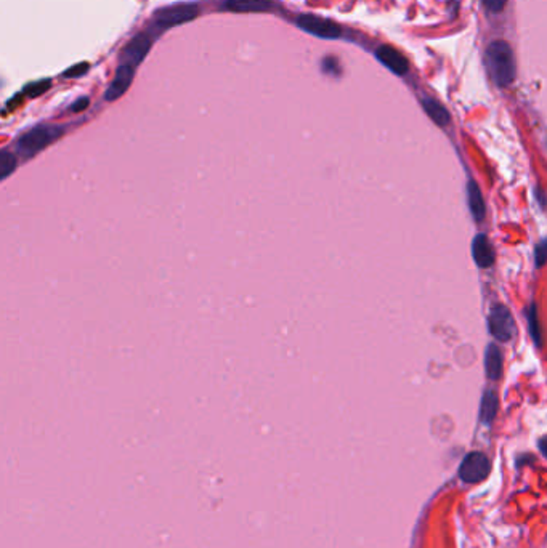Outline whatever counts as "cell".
Masks as SVG:
<instances>
[{
    "mask_svg": "<svg viewBox=\"0 0 547 548\" xmlns=\"http://www.w3.org/2000/svg\"><path fill=\"white\" fill-rule=\"evenodd\" d=\"M486 67L499 87H507L515 79V58L510 45L504 40H494L488 45L485 55Z\"/></svg>",
    "mask_w": 547,
    "mask_h": 548,
    "instance_id": "6da1fadb",
    "label": "cell"
},
{
    "mask_svg": "<svg viewBox=\"0 0 547 548\" xmlns=\"http://www.w3.org/2000/svg\"><path fill=\"white\" fill-rule=\"evenodd\" d=\"M63 134H65V129L58 127V125H39V127H34L18 140L19 154L24 157H33L56 141Z\"/></svg>",
    "mask_w": 547,
    "mask_h": 548,
    "instance_id": "7a4b0ae2",
    "label": "cell"
},
{
    "mask_svg": "<svg viewBox=\"0 0 547 548\" xmlns=\"http://www.w3.org/2000/svg\"><path fill=\"white\" fill-rule=\"evenodd\" d=\"M488 325H490V334L499 341L512 340L515 332H517L512 313H510V309L507 307H504L501 303L494 305L491 308Z\"/></svg>",
    "mask_w": 547,
    "mask_h": 548,
    "instance_id": "3957f363",
    "label": "cell"
},
{
    "mask_svg": "<svg viewBox=\"0 0 547 548\" xmlns=\"http://www.w3.org/2000/svg\"><path fill=\"white\" fill-rule=\"evenodd\" d=\"M296 24L297 28H301L305 33L321 37V39L335 40L342 34V29L338 23L317 17V15H299Z\"/></svg>",
    "mask_w": 547,
    "mask_h": 548,
    "instance_id": "277c9868",
    "label": "cell"
},
{
    "mask_svg": "<svg viewBox=\"0 0 547 548\" xmlns=\"http://www.w3.org/2000/svg\"><path fill=\"white\" fill-rule=\"evenodd\" d=\"M199 8L196 3H177L171 7L161 8L154 15V21L157 26L162 28H173V26L188 23L198 17Z\"/></svg>",
    "mask_w": 547,
    "mask_h": 548,
    "instance_id": "5b68a950",
    "label": "cell"
},
{
    "mask_svg": "<svg viewBox=\"0 0 547 548\" xmlns=\"http://www.w3.org/2000/svg\"><path fill=\"white\" fill-rule=\"evenodd\" d=\"M490 470L491 463L485 454H482V452H470L461 463L459 476L464 483H480L490 475Z\"/></svg>",
    "mask_w": 547,
    "mask_h": 548,
    "instance_id": "8992f818",
    "label": "cell"
},
{
    "mask_svg": "<svg viewBox=\"0 0 547 548\" xmlns=\"http://www.w3.org/2000/svg\"><path fill=\"white\" fill-rule=\"evenodd\" d=\"M151 39L146 34H136L132 40L125 45V49L122 51V56H120V65H129L132 67H136L141 61L145 60L146 55L151 49Z\"/></svg>",
    "mask_w": 547,
    "mask_h": 548,
    "instance_id": "52a82bcc",
    "label": "cell"
},
{
    "mask_svg": "<svg viewBox=\"0 0 547 548\" xmlns=\"http://www.w3.org/2000/svg\"><path fill=\"white\" fill-rule=\"evenodd\" d=\"M134 74L135 67L129 65H119L118 70H116L114 79L111 83H109L106 93H104L106 102H116V99L122 97V95L129 90L130 83L134 81Z\"/></svg>",
    "mask_w": 547,
    "mask_h": 548,
    "instance_id": "ba28073f",
    "label": "cell"
},
{
    "mask_svg": "<svg viewBox=\"0 0 547 548\" xmlns=\"http://www.w3.org/2000/svg\"><path fill=\"white\" fill-rule=\"evenodd\" d=\"M377 60L382 63L387 70H390L397 76H404L408 72V61L397 49L390 45H381L376 50Z\"/></svg>",
    "mask_w": 547,
    "mask_h": 548,
    "instance_id": "9c48e42d",
    "label": "cell"
},
{
    "mask_svg": "<svg viewBox=\"0 0 547 548\" xmlns=\"http://www.w3.org/2000/svg\"><path fill=\"white\" fill-rule=\"evenodd\" d=\"M223 7L235 13H264L276 7L273 0H225Z\"/></svg>",
    "mask_w": 547,
    "mask_h": 548,
    "instance_id": "30bf717a",
    "label": "cell"
},
{
    "mask_svg": "<svg viewBox=\"0 0 547 548\" xmlns=\"http://www.w3.org/2000/svg\"><path fill=\"white\" fill-rule=\"evenodd\" d=\"M473 260L480 268H490L494 263V249L485 234H477L472 242Z\"/></svg>",
    "mask_w": 547,
    "mask_h": 548,
    "instance_id": "8fae6325",
    "label": "cell"
},
{
    "mask_svg": "<svg viewBox=\"0 0 547 548\" xmlns=\"http://www.w3.org/2000/svg\"><path fill=\"white\" fill-rule=\"evenodd\" d=\"M467 198H469L467 202H469L473 220L480 223V221L485 220V201H483L482 191L475 182H469V184H467Z\"/></svg>",
    "mask_w": 547,
    "mask_h": 548,
    "instance_id": "7c38bea8",
    "label": "cell"
},
{
    "mask_svg": "<svg viewBox=\"0 0 547 548\" xmlns=\"http://www.w3.org/2000/svg\"><path fill=\"white\" fill-rule=\"evenodd\" d=\"M485 369L488 377L491 380H498L502 376V353L499 348L491 344L488 345L486 353H485Z\"/></svg>",
    "mask_w": 547,
    "mask_h": 548,
    "instance_id": "4fadbf2b",
    "label": "cell"
},
{
    "mask_svg": "<svg viewBox=\"0 0 547 548\" xmlns=\"http://www.w3.org/2000/svg\"><path fill=\"white\" fill-rule=\"evenodd\" d=\"M422 108L425 113L430 119L434 120L436 125H440V127H445V125L450 124V113L448 109H446L443 104H440L438 102H435L432 98H424L422 99Z\"/></svg>",
    "mask_w": 547,
    "mask_h": 548,
    "instance_id": "5bb4252c",
    "label": "cell"
},
{
    "mask_svg": "<svg viewBox=\"0 0 547 548\" xmlns=\"http://www.w3.org/2000/svg\"><path fill=\"white\" fill-rule=\"evenodd\" d=\"M496 412H498V396H496V393L491 392V389H488V392H485V394H483V398H482L480 420L485 425H491L494 417H496Z\"/></svg>",
    "mask_w": 547,
    "mask_h": 548,
    "instance_id": "9a60e30c",
    "label": "cell"
},
{
    "mask_svg": "<svg viewBox=\"0 0 547 548\" xmlns=\"http://www.w3.org/2000/svg\"><path fill=\"white\" fill-rule=\"evenodd\" d=\"M15 168H17V157H15L13 152L3 150L2 156H0V172H2L0 177H2V180L12 175Z\"/></svg>",
    "mask_w": 547,
    "mask_h": 548,
    "instance_id": "2e32d148",
    "label": "cell"
},
{
    "mask_svg": "<svg viewBox=\"0 0 547 548\" xmlns=\"http://www.w3.org/2000/svg\"><path fill=\"white\" fill-rule=\"evenodd\" d=\"M528 324H530V334L533 337L534 344L541 346V329L538 323V313H536V305L531 303L528 308Z\"/></svg>",
    "mask_w": 547,
    "mask_h": 548,
    "instance_id": "e0dca14e",
    "label": "cell"
},
{
    "mask_svg": "<svg viewBox=\"0 0 547 548\" xmlns=\"http://www.w3.org/2000/svg\"><path fill=\"white\" fill-rule=\"evenodd\" d=\"M534 261H536V266L538 268H541L547 263V238L543 242H539L538 247H536Z\"/></svg>",
    "mask_w": 547,
    "mask_h": 548,
    "instance_id": "ac0fdd59",
    "label": "cell"
},
{
    "mask_svg": "<svg viewBox=\"0 0 547 548\" xmlns=\"http://www.w3.org/2000/svg\"><path fill=\"white\" fill-rule=\"evenodd\" d=\"M87 71H88V65H87V63H81V65H76V66L70 67V70H68V71H65V74H63V77H66V79L81 77V76H84V74H86Z\"/></svg>",
    "mask_w": 547,
    "mask_h": 548,
    "instance_id": "d6986e66",
    "label": "cell"
},
{
    "mask_svg": "<svg viewBox=\"0 0 547 548\" xmlns=\"http://www.w3.org/2000/svg\"><path fill=\"white\" fill-rule=\"evenodd\" d=\"M49 87H50V81H42V82H38V83H33V86H29L28 88H26V92H28L29 97H38V95L44 93Z\"/></svg>",
    "mask_w": 547,
    "mask_h": 548,
    "instance_id": "ffe728a7",
    "label": "cell"
},
{
    "mask_svg": "<svg viewBox=\"0 0 547 548\" xmlns=\"http://www.w3.org/2000/svg\"><path fill=\"white\" fill-rule=\"evenodd\" d=\"M507 0H483V5H485L488 12L491 13H499L502 12V8L506 7Z\"/></svg>",
    "mask_w": 547,
    "mask_h": 548,
    "instance_id": "44dd1931",
    "label": "cell"
},
{
    "mask_svg": "<svg viewBox=\"0 0 547 548\" xmlns=\"http://www.w3.org/2000/svg\"><path fill=\"white\" fill-rule=\"evenodd\" d=\"M87 106H88V98L84 97V98L79 99V102H76L74 104H72L71 111H72V113H81V111H84Z\"/></svg>",
    "mask_w": 547,
    "mask_h": 548,
    "instance_id": "7402d4cb",
    "label": "cell"
},
{
    "mask_svg": "<svg viewBox=\"0 0 547 548\" xmlns=\"http://www.w3.org/2000/svg\"><path fill=\"white\" fill-rule=\"evenodd\" d=\"M539 449H541V452H543V454L547 457V438H544V440H541V441H539Z\"/></svg>",
    "mask_w": 547,
    "mask_h": 548,
    "instance_id": "603a6c76",
    "label": "cell"
}]
</instances>
